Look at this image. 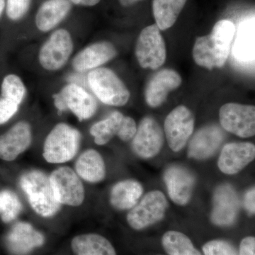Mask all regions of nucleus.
Wrapping results in <instances>:
<instances>
[{
	"label": "nucleus",
	"mask_w": 255,
	"mask_h": 255,
	"mask_svg": "<svg viewBox=\"0 0 255 255\" xmlns=\"http://www.w3.org/2000/svg\"><path fill=\"white\" fill-rule=\"evenodd\" d=\"M240 209L239 198L232 186L223 184L216 188L213 197L211 219L214 224L229 226L237 219Z\"/></svg>",
	"instance_id": "13"
},
{
	"label": "nucleus",
	"mask_w": 255,
	"mask_h": 255,
	"mask_svg": "<svg viewBox=\"0 0 255 255\" xmlns=\"http://www.w3.org/2000/svg\"><path fill=\"white\" fill-rule=\"evenodd\" d=\"M162 244L169 255H201L191 240L186 235L177 231L164 233Z\"/></svg>",
	"instance_id": "28"
},
{
	"label": "nucleus",
	"mask_w": 255,
	"mask_h": 255,
	"mask_svg": "<svg viewBox=\"0 0 255 255\" xmlns=\"http://www.w3.org/2000/svg\"><path fill=\"white\" fill-rule=\"evenodd\" d=\"M31 0H7L6 14L10 19H21L27 13Z\"/></svg>",
	"instance_id": "32"
},
{
	"label": "nucleus",
	"mask_w": 255,
	"mask_h": 255,
	"mask_svg": "<svg viewBox=\"0 0 255 255\" xmlns=\"http://www.w3.org/2000/svg\"><path fill=\"white\" fill-rule=\"evenodd\" d=\"M117 53L115 47L110 42H98L80 51L74 58L73 66L78 72L94 70L113 59Z\"/></svg>",
	"instance_id": "20"
},
{
	"label": "nucleus",
	"mask_w": 255,
	"mask_h": 255,
	"mask_svg": "<svg viewBox=\"0 0 255 255\" xmlns=\"http://www.w3.org/2000/svg\"><path fill=\"white\" fill-rule=\"evenodd\" d=\"M19 184L37 214L50 218L58 212L61 205L55 199L50 177L46 174L39 170L28 171L20 178Z\"/></svg>",
	"instance_id": "2"
},
{
	"label": "nucleus",
	"mask_w": 255,
	"mask_h": 255,
	"mask_svg": "<svg viewBox=\"0 0 255 255\" xmlns=\"http://www.w3.org/2000/svg\"><path fill=\"white\" fill-rule=\"evenodd\" d=\"M219 118L221 126L227 131L241 137L254 136V106L226 104L220 109Z\"/></svg>",
	"instance_id": "9"
},
{
	"label": "nucleus",
	"mask_w": 255,
	"mask_h": 255,
	"mask_svg": "<svg viewBox=\"0 0 255 255\" xmlns=\"http://www.w3.org/2000/svg\"><path fill=\"white\" fill-rule=\"evenodd\" d=\"M254 18L246 20L240 26L237 40L233 47V53L240 61H252L255 53Z\"/></svg>",
	"instance_id": "27"
},
{
	"label": "nucleus",
	"mask_w": 255,
	"mask_h": 255,
	"mask_svg": "<svg viewBox=\"0 0 255 255\" xmlns=\"http://www.w3.org/2000/svg\"><path fill=\"white\" fill-rule=\"evenodd\" d=\"M6 246L13 254L26 255L44 244L45 237L26 222L15 223L6 238Z\"/></svg>",
	"instance_id": "17"
},
{
	"label": "nucleus",
	"mask_w": 255,
	"mask_h": 255,
	"mask_svg": "<svg viewBox=\"0 0 255 255\" xmlns=\"http://www.w3.org/2000/svg\"><path fill=\"white\" fill-rule=\"evenodd\" d=\"M71 6L68 0H47L37 12V28L43 32L53 29L66 17Z\"/></svg>",
	"instance_id": "21"
},
{
	"label": "nucleus",
	"mask_w": 255,
	"mask_h": 255,
	"mask_svg": "<svg viewBox=\"0 0 255 255\" xmlns=\"http://www.w3.org/2000/svg\"><path fill=\"white\" fill-rule=\"evenodd\" d=\"M135 55L142 68L156 70L165 63V43L156 23L144 28L140 32L135 46Z\"/></svg>",
	"instance_id": "6"
},
{
	"label": "nucleus",
	"mask_w": 255,
	"mask_h": 255,
	"mask_svg": "<svg viewBox=\"0 0 255 255\" xmlns=\"http://www.w3.org/2000/svg\"><path fill=\"white\" fill-rule=\"evenodd\" d=\"M26 95V87L21 79L15 75L5 77L1 84V96L20 105Z\"/></svg>",
	"instance_id": "30"
},
{
	"label": "nucleus",
	"mask_w": 255,
	"mask_h": 255,
	"mask_svg": "<svg viewBox=\"0 0 255 255\" xmlns=\"http://www.w3.org/2000/svg\"><path fill=\"white\" fill-rule=\"evenodd\" d=\"M244 205L247 211L251 214L255 212V189L251 188L246 193L244 198Z\"/></svg>",
	"instance_id": "35"
},
{
	"label": "nucleus",
	"mask_w": 255,
	"mask_h": 255,
	"mask_svg": "<svg viewBox=\"0 0 255 255\" xmlns=\"http://www.w3.org/2000/svg\"><path fill=\"white\" fill-rule=\"evenodd\" d=\"M167 207V198L162 191H150L129 211L127 222L132 229H145L163 219Z\"/></svg>",
	"instance_id": "5"
},
{
	"label": "nucleus",
	"mask_w": 255,
	"mask_h": 255,
	"mask_svg": "<svg viewBox=\"0 0 255 255\" xmlns=\"http://www.w3.org/2000/svg\"><path fill=\"white\" fill-rule=\"evenodd\" d=\"M49 177L55 199L60 205L73 207L82 205L85 200V188L73 169L60 167L53 171Z\"/></svg>",
	"instance_id": "8"
},
{
	"label": "nucleus",
	"mask_w": 255,
	"mask_h": 255,
	"mask_svg": "<svg viewBox=\"0 0 255 255\" xmlns=\"http://www.w3.org/2000/svg\"><path fill=\"white\" fill-rule=\"evenodd\" d=\"M127 117L119 112H114L107 119L94 124L90 128V134L95 138L97 145L108 143L115 135L120 138L123 132Z\"/></svg>",
	"instance_id": "25"
},
{
	"label": "nucleus",
	"mask_w": 255,
	"mask_h": 255,
	"mask_svg": "<svg viewBox=\"0 0 255 255\" xmlns=\"http://www.w3.org/2000/svg\"><path fill=\"white\" fill-rule=\"evenodd\" d=\"M5 4H6V0H0V17L4 11Z\"/></svg>",
	"instance_id": "38"
},
{
	"label": "nucleus",
	"mask_w": 255,
	"mask_h": 255,
	"mask_svg": "<svg viewBox=\"0 0 255 255\" xmlns=\"http://www.w3.org/2000/svg\"><path fill=\"white\" fill-rule=\"evenodd\" d=\"M73 51L70 33L65 29L57 30L42 46L38 57L40 63L50 71L59 70L68 62Z\"/></svg>",
	"instance_id": "11"
},
{
	"label": "nucleus",
	"mask_w": 255,
	"mask_h": 255,
	"mask_svg": "<svg viewBox=\"0 0 255 255\" xmlns=\"http://www.w3.org/2000/svg\"><path fill=\"white\" fill-rule=\"evenodd\" d=\"M75 172L89 183H99L106 176V166L103 157L94 149L85 150L77 159Z\"/></svg>",
	"instance_id": "22"
},
{
	"label": "nucleus",
	"mask_w": 255,
	"mask_h": 255,
	"mask_svg": "<svg viewBox=\"0 0 255 255\" xmlns=\"http://www.w3.org/2000/svg\"><path fill=\"white\" fill-rule=\"evenodd\" d=\"M22 209V204L14 191L9 189L0 191V218L3 222L14 221Z\"/></svg>",
	"instance_id": "29"
},
{
	"label": "nucleus",
	"mask_w": 255,
	"mask_h": 255,
	"mask_svg": "<svg viewBox=\"0 0 255 255\" xmlns=\"http://www.w3.org/2000/svg\"><path fill=\"white\" fill-rule=\"evenodd\" d=\"M236 26L229 20H221L207 36L196 39L193 58L198 65L209 70L221 68L227 61Z\"/></svg>",
	"instance_id": "1"
},
{
	"label": "nucleus",
	"mask_w": 255,
	"mask_h": 255,
	"mask_svg": "<svg viewBox=\"0 0 255 255\" xmlns=\"http://www.w3.org/2000/svg\"><path fill=\"white\" fill-rule=\"evenodd\" d=\"M138 1H142V0H119L121 4L124 6H129L135 4V2Z\"/></svg>",
	"instance_id": "37"
},
{
	"label": "nucleus",
	"mask_w": 255,
	"mask_h": 255,
	"mask_svg": "<svg viewBox=\"0 0 255 255\" xmlns=\"http://www.w3.org/2000/svg\"><path fill=\"white\" fill-rule=\"evenodd\" d=\"M81 133L68 124H57L49 132L43 145V156L48 163L62 164L74 158L81 142Z\"/></svg>",
	"instance_id": "3"
},
{
	"label": "nucleus",
	"mask_w": 255,
	"mask_h": 255,
	"mask_svg": "<svg viewBox=\"0 0 255 255\" xmlns=\"http://www.w3.org/2000/svg\"><path fill=\"white\" fill-rule=\"evenodd\" d=\"M239 255H255V239L247 237L242 241L240 246Z\"/></svg>",
	"instance_id": "34"
},
{
	"label": "nucleus",
	"mask_w": 255,
	"mask_h": 255,
	"mask_svg": "<svg viewBox=\"0 0 255 255\" xmlns=\"http://www.w3.org/2000/svg\"><path fill=\"white\" fill-rule=\"evenodd\" d=\"M163 178L171 200L177 205H187L196 184L192 172L182 166L174 164L167 167Z\"/></svg>",
	"instance_id": "14"
},
{
	"label": "nucleus",
	"mask_w": 255,
	"mask_h": 255,
	"mask_svg": "<svg viewBox=\"0 0 255 255\" xmlns=\"http://www.w3.org/2000/svg\"><path fill=\"white\" fill-rule=\"evenodd\" d=\"M73 4L85 6H92L98 4L100 0H70Z\"/></svg>",
	"instance_id": "36"
},
{
	"label": "nucleus",
	"mask_w": 255,
	"mask_h": 255,
	"mask_svg": "<svg viewBox=\"0 0 255 255\" xmlns=\"http://www.w3.org/2000/svg\"><path fill=\"white\" fill-rule=\"evenodd\" d=\"M187 0H153L152 10L156 25L162 31L168 29L177 21Z\"/></svg>",
	"instance_id": "26"
},
{
	"label": "nucleus",
	"mask_w": 255,
	"mask_h": 255,
	"mask_svg": "<svg viewBox=\"0 0 255 255\" xmlns=\"http://www.w3.org/2000/svg\"><path fill=\"white\" fill-rule=\"evenodd\" d=\"M164 144V132L152 117L142 119L132 138V148L138 157L150 159L160 152Z\"/></svg>",
	"instance_id": "12"
},
{
	"label": "nucleus",
	"mask_w": 255,
	"mask_h": 255,
	"mask_svg": "<svg viewBox=\"0 0 255 255\" xmlns=\"http://www.w3.org/2000/svg\"><path fill=\"white\" fill-rule=\"evenodd\" d=\"M255 157V146L251 142H231L223 147L218 166L223 173L233 175L243 170Z\"/></svg>",
	"instance_id": "15"
},
{
	"label": "nucleus",
	"mask_w": 255,
	"mask_h": 255,
	"mask_svg": "<svg viewBox=\"0 0 255 255\" xmlns=\"http://www.w3.org/2000/svg\"><path fill=\"white\" fill-rule=\"evenodd\" d=\"M182 81L180 75L172 69H164L156 73L146 86L145 98L147 105L152 108L162 105L169 92L180 86Z\"/></svg>",
	"instance_id": "19"
},
{
	"label": "nucleus",
	"mask_w": 255,
	"mask_h": 255,
	"mask_svg": "<svg viewBox=\"0 0 255 255\" xmlns=\"http://www.w3.org/2000/svg\"><path fill=\"white\" fill-rule=\"evenodd\" d=\"M19 105H16L7 97H0V125L9 122L17 113Z\"/></svg>",
	"instance_id": "33"
},
{
	"label": "nucleus",
	"mask_w": 255,
	"mask_h": 255,
	"mask_svg": "<svg viewBox=\"0 0 255 255\" xmlns=\"http://www.w3.org/2000/svg\"><path fill=\"white\" fill-rule=\"evenodd\" d=\"M31 141V126L26 122H18L0 135V159L14 160L27 150Z\"/></svg>",
	"instance_id": "16"
},
{
	"label": "nucleus",
	"mask_w": 255,
	"mask_h": 255,
	"mask_svg": "<svg viewBox=\"0 0 255 255\" xmlns=\"http://www.w3.org/2000/svg\"><path fill=\"white\" fill-rule=\"evenodd\" d=\"M87 80L96 97L106 105L122 107L130 99L127 87L110 69H94L88 74Z\"/></svg>",
	"instance_id": "4"
},
{
	"label": "nucleus",
	"mask_w": 255,
	"mask_h": 255,
	"mask_svg": "<svg viewBox=\"0 0 255 255\" xmlns=\"http://www.w3.org/2000/svg\"><path fill=\"white\" fill-rule=\"evenodd\" d=\"M143 193L140 182L133 179L121 181L112 187L110 193V203L116 209L125 211L136 205Z\"/></svg>",
	"instance_id": "23"
},
{
	"label": "nucleus",
	"mask_w": 255,
	"mask_h": 255,
	"mask_svg": "<svg viewBox=\"0 0 255 255\" xmlns=\"http://www.w3.org/2000/svg\"><path fill=\"white\" fill-rule=\"evenodd\" d=\"M225 133L216 125L206 126L194 134L188 147V156L195 159L209 158L222 145Z\"/></svg>",
	"instance_id": "18"
},
{
	"label": "nucleus",
	"mask_w": 255,
	"mask_h": 255,
	"mask_svg": "<svg viewBox=\"0 0 255 255\" xmlns=\"http://www.w3.org/2000/svg\"><path fill=\"white\" fill-rule=\"evenodd\" d=\"M204 255H239L234 247L227 241L215 240L203 247Z\"/></svg>",
	"instance_id": "31"
},
{
	"label": "nucleus",
	"mask_w": 255,
	"mask_h": 255,
	"mask_svg": "<svg viewBox=\"0 0 255 255\" xmlns=\"http://www.w3.org/2000/svg\"><path fill=\"white\" fill-rule=\"evenodd\" d=\"M71 248L75 255H117L107 238L94 233L75 236L72 240Z\"/></svg>",
	"instance_id": "24"
},
{
	"label": "nucleus",
	"mask_w": 255,
	"mask_h": 255,
	"mask_svg": "<svg viewBox=\"0 0 255 255\" xmlns=\"http://www.w3.org/2000/svg\"><path fill=\"white\" fill-rule=\"evenodd\" d=\"M53 98L57 110L60 112L71 111L80 122L91 118L97 112V101L77 84L66 85Z\"/></svg>",
	"instance_id": "7"
},
{
	"label": "nucleus",
	"mask_w": 255,
	"mask_h": 255,
	"mask_svg": "<svg viewBox=\"0 0 255 255\" xmlns=\"http://www.w3.org/2000/svg\"><path fill=\"white\" fill-rule=\"evenodd\" d=\"M194 117L184 106H179L164 121V133L171 150L179 152L187 143L194 129Z\"/></svg>",
	"instance_id": "10"
}]
</instances>
